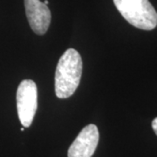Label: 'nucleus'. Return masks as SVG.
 <instances>
[{"instance_id":"obj_1","label":"nucleus","mask_w":157,"mask_h":157,"mask_svg":"<svg viewBox=\"0 0 157 157\" xmlns=\"http://www.w3.org/2000/svg\"><path fill=\"white\" fill-rule=\"evenodd\" d=\"M82 74V59L73 48L67 50L58 62L55 73V94L59 99L72 96L78 88Z\"/></svg>"},{"instance_id":"obj_2","label":"nucleus","mask_w":157,"mask_h":157,"mask_svg":"<svg viewBox=\"0 0 157 157\" xmlns=\"http://www.w3.org/2000/svg\"><path fill=\"white\" fill-rule=\"evenodd\" d=\"M122 17L136 28L150 31L156 27L157 12L148 0H113Z\"/></svg>"},{"instance_id":"obj_3","label":"nucleus","mask_w":157,"mask_h":157,"mask_svg":"<svg viewBox=\"0 0 157 157\" xmlns=\"http://www.w3.org/2000/svg\"><path fill=\"white\" fill-rule=\"evenodd\" d=\"M38 108V89L32 79H24L17 87V109L19 121L25 128H29Z\"/></svg>"},{"instance_id":"obj_4","label":"nucleus","mask_w":157,"mask_h":157,"mask_svg":"<svg viewBox=\"0 0 157 157\" xmlns=\"http://www.w3.org/2000/svg\"><path fill=\"white\" fill-rule=\"evenodd\" d=\"M99 130L94 124L85 127L68 149V157H92L99 142Z\"/></svg>"},{"instance_id":"obj_5","label":"nucleus","mask_w":157,"mask_h":157,"mask_svg":"<svg viewBox=\"0 0 157 157\" xmlns=\"http://www.w3.org/2000/svg\"><path fill=\"white\" fill-rule=\"evenodd\" d=\"M25 13L28 23L34 33L44 35L51 23V11L45 3L39 0H25Z\"/></svg>"},{"instance_id":"obj_6","label":"nucleus","mask_w":157,"mask_h":157,"mask_svg":"<svg viewBox=\"0 0 157 157\" xmlns=\"http://www.w3.org/2000/svg\"><path fill=\"white\" fill-rule=\"evenodd\" d=\"M152 128H153V130L155 131V135H157V117L152 121Z\"/></svg>"},{"instance_id":"obj_7","label":"nucleus","mask_w":157,"mask_h":157,"mask_svg":"<svg viewBox=\"0 0 157 157\" xmlns=\"http://www.w3.org/2000/svg\"><path fill=\"white\" fill-rule=\"evenodd\" d=\"M44 3H45V5L47 6V4H48V0H45V2H44Z\"/></svg>"}]
</instances>
